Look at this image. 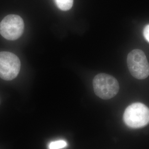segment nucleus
<instances>
[{
    "instance_id": "nucleus-1",
    "label": "nucleus",
    "mask_w": 149,
    "mask_h": 149,
    "mask_svg": "<svg viewBox=\"0 0 149 149\" xmlns=\"http://www.w3.org/2000/svg\"><path fill=\"white\" fill-rule=\"evenodd\" d=\"M123 120L129 128H143L149 123V108L141 103H134L126 108Z\"/></svg>"
},
{
    "instance_id": "nucleus-2",
    "label": "nucleus",
    "mask_w": 149,
    "mask_h": 149,
    "mask_svg": "<svg viewBox=\"0 0 149 149\" xmlns=\"http://www.w3.org/2000/svg\"><path fill=\"white\" fill-rule=\"evenodd\" d=\"M93 86L95 94L103 100H109L114 97L119 90L117 79L106 74H97L93 80Z\"/></svg>"
},
{
    "instance_id": "nucleus-3",
    "label": "nucleus",
    "mask_w": 149,
    "mask_h": 149,
    "mask_svg": "<svg viewBox=\"0 0 149 149\" xmlns=\"http://www.w3.org/2000/svg\"><path fill=\"white\" fill-rule=\"evenodd\" d=\"M129 71L135 78L143 80L149 75V64L144 52L139 49L130 52L127 57Z\"/></svg>"
},
{
    "instance_id": "nucleus-4",
    "label": "nucleus",
    "mask_w": 149,
    "mask_h": 149,
    "mask_svg": "<svg viewBox=\"0 0 149 149\" xmlns=\"http://www.w3.org/2000/svg\"><path fill=\"white\" fill-rule=\"evenodd\" d=\"M24 28V22L20 16L10 15L0 22V34L7 40H15L22 35Z\"/></svg>"
},
{
    "instance_id": "nucleus-5",
    "label": "nucleus",
    "mask_w": 149,
    "mask_h": 149,
    "mask_svg": "<svg viewBox=\"0 0 149 149\" xmlns=\"http://www.w3.org/2000/svg\"><path fill=\"white\" fill-rule=\"evenodd\" d=\"M21 61L14 54L8 52H0V77L11 81L15 79L19 72Z\"/></svg>"
},
{
    "instance_id": "nucleus-6",
    "label": "nucleus",
    "mask_w": 149,
    "mask_h": 149,
    "mask_svg": "<svg viewBox=\"0 0 149 149\" xmlns=\"http://www.w3.org/2000/svg\"><path fill=\"white\" fill-rule=\"evenodd\" d=\"M56 5L62 11H68L73 5L74 0H55Z\"/></svg>"
},
{
    "instance_id": "nucleus-7",
    "label": "nucleus",
    "mask_w": 149,
    "mask_h": 149,
    "mask_svg": "<svg viewBox=\"0 0 149 149\" xmlns=\"http://www.w3.org/2000/svg\"><path fill=\"white\" fill-rule=\"evenodd\" d=\"M67 142L63 140L52 141L49 145V149H61L67 146Z\"/></svg>"
},
{
    "instance_id": "nucleus-8",
    "label": "nucleus",
    "mask_w": 149,
    "mask_h": 149,
    "mask_svg": "<svg viewBox=\"0 0 149 149\" xmlns=\"http://www.w3.org/2000/svg\"><path fill=\"white\" fill-rule=\"evenodd\" d=\"M144 36L145 39L149 42V24L144 28Z\"/></svg>"
}]
</instances>
